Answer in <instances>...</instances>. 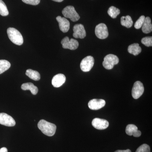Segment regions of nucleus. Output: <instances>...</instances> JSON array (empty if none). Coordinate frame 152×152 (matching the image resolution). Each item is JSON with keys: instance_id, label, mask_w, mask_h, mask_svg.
Segmentation results:
<instances>
[{"instance_id": "obj_1", "label": "nucleus", "mask_w": 152, "mask_h": 152, "mask_svg": "<svg viewBox=\"0 0 152 152\" xmlns=\"http://www.w3.org/2000/svg\"><path fill=\"white\" fill-rule=\"evenodd\" d=\"M38 127L44 134L52 137L55 134L56 130V126L54 124L41 120L38 124Z\"/></svg>"}, {"instance_id": "obj_2", "label": "nucleus", "mask_w": 152, "mask_h": 152, "mask_svg": "<svg viewBox=\"0 0 152 152\" xmlns=\"http://www.w3.org/2000/svg\"><path fill=\"white\" fill-rule=\"evenodd\" d=\"M8 36L12 42L18 45H21L23 43V38L21 33L13 28H9L7 30Z\"/></svg>"}, {"instance_id": "obj_3", "label": "nucleus", "mask_w": 152, "mask_h": 152, "mask_svg": "<svg viewBox=\"0 0 152 152\" xmlns=\"http://www.w3.org/2000/svg\"><path fill=\"white\" fill-rule=\"evenodd\" d=\"M119 59L115 55L109 54L104 58L102 64L104 67L108 70L112 69L115 65L118 64Z\"/></svg>"}, {"instance_id": "obj_4", "label": "nucleus", "mask_w": 152, "mask_h": 152, "mask_svg": "<svg viewBox=\"0 0 152 152\" xmlns=\"http://www.w3.org/2000/svg\"><path fill=\"white\" fill-rule=\"evenodd\" d=\"M62 14L65 18H69L73 22L77 21L80 19V16L73 6H67L63 10Z\"/></svg>"}, {"instance_id": "obj_5", "label": "nucleus", "mask_w": 152, "mask_h": 152, "mask_svg": "<svg viewBox=\"0 0 152 152\" xmlns=\"http://www.w3.org/2000/svg\"><path fill=\"white\" fill-rule=\"evenodd\" d=\"M95 34L97 37L101 39H104L108 37L109 33L107 26L104 23H100L95 28Z\"/></svg>"}, {"instance_id": "obj_6", "label": "nucleus", "mask_w": 152, "mask_h": 152, "mask_svg": "<svg viewBox=\"0 0 152 152\" xmlns=\"http://www.w3.org/2000/svg\"><path fill=\"white\" fill-rule=\"evenodd\" d=\"M94 64V59L91 56H88L82 60L80 63V68L84 72H89Z\"/></svg>"}, {"instance_id": "obj_7", "label": "nucleus", "mask_w": 152, "mask_h": 152, "mask_svg": "<svg viewBox=\"0 0 152 152\" xmlns=\"http://www.w3.org/2000/svg\"><path fill=\"white\" fill-rule=\"evenodd\" d=\"M61 43L64 48L71 50H76L79 47V42L73 39H69L67 37H65L62 40Z\"/></svg>"}, {"instance_id": "obj_8", "label": "nucleus", "mask_w": 152, "mask_h": 152, "mask_svg": "<svg viewBox=\"0 0 152 152\" xmlns=\"http://www.w3.org/2000/svg\"><path fill=\"white\" fill-rule=\"evenodd\" d=\"M144 92V87L143 85L141 82L139 81L136 82L133 86L132 90V96L134 99H139L141 96Z\"/></svg>"}, {"instance_id": "obj_9", "label": "nucleus", "mask_w": 152, "mask_h": 152, "mask_svg": "<svg viewBox=\"0 0 152 152\" xmlns=\"http://www.w3.org/2000/svg\"><path fill=\"white\" fill-rule=\"evenodd\" d=\"M0 124L7 126L12 127L16 124L12 117L5 113H0Z\"/></svg>"}, {"instance_id": "obj_10", "label": "nucleus", "mask_w": 152, "mask_h": 152, "mask_svg": "<svg viewBox=\"0 0 152 152\" xmlns=\"http://www.w3.org/2000/svg\"><path fill=\"white\" fill-rule=\"evenodd\" d=\"M73 31V36L75 38L84 39L86 35L84 27L83 25L81 24L75 25L74 26Z\"/></svg>"}, {"instance_id": "obj_11", "label": "nucleus", "mask_w": 152, "mask_h": 152, "mask_svg": "<svg viewBox=\"0 0 152 152\" xmlns=\"http://www.w3.org/2000/svg\"><path fill=\"white\" fill-rule=\"evenodd\" d=\"M92 124L97 129L104 130L108 127L109 123L107 120L95 118L93 120Z\"/></svg>"}, {"instance_id": "obj_12", "label": "nucleus", "mask_w": 152, "mask_h": 152, "mask_svg": "<svg viewBox=\"0 0 152 152\" xmlns=\"http://www.w3.org/2000/svg\"><path fill=\"white\" fill-rule=\"evenodd\" d=\"M105 104V101L104 99H93L89 101L88 104V106L91 110H96L103 107Z\"/></svg>"}, {"instance_id": "obj_13", "label": "nucleus", "mask_w": 152, "mask_h": 152, "mask_svg": "<svg viewBox=\"0 0 152 152\" xmlns=\"http://www.w3.org/2000/svg\"><path fill=\"white\" fill-rule=\"evenodd\" d=\"M56 20L58 22L61 31L64 33L67 32L69 29L70 23L66 18H62L61 16H58Z\"/></svg>"}, {"instance_id": "obj_14", "label": "nucleus", "mask_w": 152, "mask_h": 152, "mask_svg": "<svg viewBox=\"0 0 152 152\" xmlns=\"http://www.w3.org/2000/svg\"><path fill=\"white\" fill-rule=\"evenodd\" d=\"M66 80V77L64 75L62 74H57L53 77L52 84L55 88H59L61 86Z\"/></svg>"}, {"instance_id": "obj_15", "label": "nucleus", "mask_w": 152, "mask_h": 152, "mask_svg": "<svg viewBox=\"0 0 152 152\" xmlns=\"http://www.w3.org/2000/svg\"><path fill=\"white\" fill-rule=\"evenodd\" d=\"M126 132L129 136H133L136 137H138L141 135V132L138 130L137 126L134 124H129L127 126Z\"/></svg>"}, {"instance_id": "obj_16", "label": "nucleus", "mask_w": 152, "mask_h": 152, "mask_svg": "<svg viewBox=\"0 0 152 152\" xmlns=\"http://www.w3.org/2000/svg\"><path fill=\"white\" fill-rule=\"evenodd\" d=\"M142 31L145 34H149L152 31L151 20L149 17L145 18L142 27Z\"/></svg>"}, {"instance_id": "obj_17", "label": "nucleus", "mask_w": 152, "mask_h": 152, "mask_svg": "<svg viewBox=\"0 0 152 152\" xmlns=\"http://www.w3.org/2000/svg\"><path fill=\"white\" fill-rule=\"evenodd\" d=\"M21 89L24 91L29 90L33 95H35L38 92L37 87L35 86L32 83H28L23 84L21 86Z\"/></svg>"}, {"instance_id": "obj_18", "label": "nucleus", "mask_w": 152, "mask_h": 152, "mask_svg": "<svg viewBox=\"0 0 152 152\" xmlns=\"http://www.w3.org/2000/svg\"><path fill=\"white\" fill-rule=\"evenodd\" d=\"M128 51L129 53L134 55V56H137L141 52L142 49L139 44L134 43L129 46Z\"/></svg>"}, {"instance_id": "obj_19", "label": "nucleus", "mask_w": 152, "mask_h": 152, "mask_svg": "<svg viewBox=\"0 0 152 152\" xmlns=\"http://www.w3.org/2000/svg\"><path fill=\"white\" fill-rule=\"evenodd\" d=\"M26 74L30 78L34 80L38 81L40 79V75L37 71L29 69L27 70Z\"/></svg>"}, {"instance_id": "obj_20", "label": "nucleus", "mask_w": 152, "mask_h": 152, "mask_svg": "<svg viewBox=\"0 0 152 152\" xmlns=\"http://www.w3.org/2000/svg\"><path fill=\"white\" fill-rule=\"evenodd\" d=\"M121 24L127 28L132 27L133 26V22L130 16H123L121 18Z\"/></svg>"}, {"instance_id": "obj_21", "label": "nucleus", "mask_w": 152, "mask_h": 152, "mask_svg": "<svg viewBox=\"0 0 152 152\" xmlns=\"http://www.w3.org/2000/svg\"><path fill=\"white\" fill-rule=\"evenodd\" d=\"M10 66V63L8 61L5 60H0V74H2L7 70Z\"/></svg>"}, {"instance_id": "obj_22", "label": "nucleus", "mask_w": 152, "mask_h": 152, "mask_svg": "<svg viewBox=\"0 0 152 152\" xmlns=\"http://www.w3.org/2000/svg\"><path fill=\"white\" fill-rule=\"evenodd\" d=\"M108 14L113 18H115L120 14L119 9L115 7L112 6L109 8L108 10Z\"/></svg>"}, {"instance_id": "obj_23", "label": "nucleus", "mask_w": 152, "mask_h": 152, "mask_svg": "<svg viewBox=\"0 0 152 152\" xmlns=\"http://www.w3.org/2000/svg\"><path fill=\"white\" fill-rule=\"evenodd\" d=\"M9 11L7 6L3 1L0 0V15L2 16L8 15Z\"/></svg>"}, {"instance_id": "obj_24", "label": "nucleus", "mask_w": 152, "mask_h": 152, "mask_svg": "<svg viewBox=\"0 0 152 152\" xmlns=\"http://www.w3.org/2000/svg\"><path fill=\"white\" fill-rule=\"evenodd\" d=\"M145 18V17L144 15H142L140 17V18L138 19L137 20L136 22L135 23L134 27L135 28L139 29L142 28V26L143 24Z\"/></svg>"}, {"instance_id": "obj_25", "label": "nucleus", "mask_w": 152, "mask_h": 152, "mask_svg": "<svg viewBox=\"0 0 152 152\" xmlns=\"http://www.w3.org/2000/svg\"><path fill=\"white\" fill-rule=\"evenodd\" d=\"M142 44L145 46L149 47L152 46V37H145L142 38L141 40Z\"/></svg>"}, {"instance_id": "obj_26", "label": "nucleus", "mask_w": 152, "mask_h": 152, "mask_svg": "<svg viewBox=\"0 0 152 152\" xmlns=\"http://www.w3.org/2000/svg\"><path fill=\"white\" fill-rule=\"evenodd\" d=\"M136 152H151V149L148 145L143 144L137 149Z\"/></svg>"}, {"instance_id": "obj_27", "label": "nucleus", "mask_w": 152, "mask_h": 152, "mask_svg": "<svg viewBox=\"0 0 152 152\" xmlns=\"http://www.w3.org/2000/svg\"><path fill=\"white\" fill-rule=\"evenodd\" d=\"M24 3L32 5H37L39 4L40 0H22Z\"/></svg>"}, {"instance_id": "obj_28", "label": "nucleus", "mask_w": 152, "mask_h": 152, "mask_svg": "<svg viewBox=\"0 0 152 152\" xmlns=\"http://www.w3.org/2000/svg\"><path fill=\"white\" fill-rule=\"evenodd\" d=\"M115 152H132L130 150L127 149L126 150H118Z\"/></svg>"}, {"instance_id": "obj_29", "label": "nucleus", "mask_w": 152, "mask_h": 152, "mask_svg": "<svg viewBox=\"0 0 152 152\" xmlns=\"http://www.w3.org/2000/svg\"><path fill=\"white\" fill-rule=\"evenodd\" d=\"M0 152H8V150L5 147H3L0 149Z\"/></svg>"}, {"instance_id": "obj_30", "label": "nucleus", "mask_w": 152, "mask_h": 152, "mask_svg": "<svg viewBox=\"0 0 152 152\" xmlns=\"http://www.w3.org/2000/svg\"><path fill=\"white\" fill-rule=\"evenodd\" d=\"M53 1L57 2H61L63 1L64 0H53Z\"/></svg>"}]
</instances>
